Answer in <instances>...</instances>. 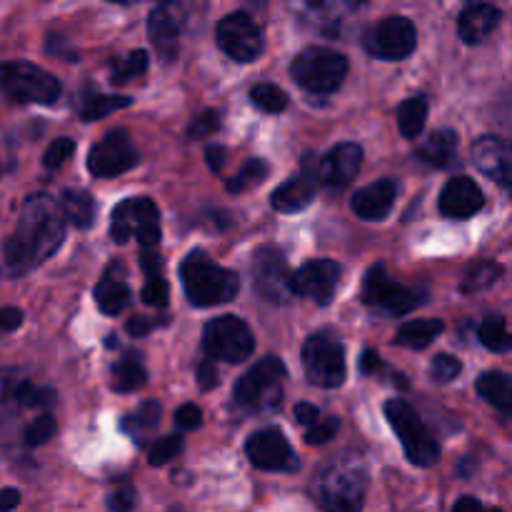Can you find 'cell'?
<instances>
[{
  "label": "cell",
  "mask_w": 512,
  "mask_h": 512,
  "mask_svg": "<svg viewBox=\"0 0 512 512\" xmlns=\"http://www.w3.org/2000/svg\"><path fill=\"white\" fill-rule=\"evenodd\" d=\"M65 238V220L48 195L25 200L18 225L3 245V260L10 275H23L48 260Z\"/></svg>",
  "instance_id": "obj_1"
},
{
  "label": "cell",
  "mask_w": 512,
  "mask_h": 512,
  "mask_svg": "<svg viewBox=\"0 0 512 512\" xmlns=\"http://www.w3.org/2000/svg\"><path fill=\"white\" fill-rule=\"evenodd\" d=\"M180 280L183 290L195 308H210V305L228 303L238 295L240 280L233 270L220 268L218 263L205 253L195 250L180 265Z\"/></svg>",
  "instance_id": "obj_2"
},
{
  "label": "cell",
  "mask_w": 512,
  "mask_h": 512,
  "mask_svg": "<svg viewBox=\"0 0 512 512\" xmlns=\"http://www.w3.org/2000/svg\"><path fill=\"white\" fill-rule=\"evenodd\" d=\"M365 490H368V475H365L363 465L353 463V460L330 465L315 483V495L325 512H360Z\"/></svg>",
  "instance_id": "obj_3"
},
{
  "label": "cell",
  "mask_w": 512,
  "mask_h": 512,
  "mask_svg": "<svg viewBox=\"0 0 512 512\" xmlns=\"http://www.w3.org/2000/svg\"><path fill=\"white\" fill-rule=\"evenodd\" d=\"M290 73H293L295 83L308 93L328 95L343 85L345 75H348V58L338 50L310 45L295 55Z\"/></svg>",
  "instance_id": "obj_4"
},
{
  "label": "cell",
  "mask_w": 512,
  "mask_h": 512,
  "mask_svg": "<svg viewBox=\"0 0 512 512\" xmlns=\"http://www.w3.org/2000/svg\"><path fill=\"white\" fill-rule=\"evenodd\" d=\"M0 95L13 103L53 105L60 95V80L25 60L0 63Z\"/></svg>",
  "instance_id": "obj_5"
},
{
  "label": "cell",
  "mask_w": 512,
  "mask_h": 512,
  "mask_svg": "<svg viewBox=\"0 0 512 512\" xmlns=\"http://www.w3.org/2000/svg\"><path fill=\"white\" fill-rule=\"evenodd\" d=\"M385 418H388L390 428L398 433L410 463L418 465V468H430V465L438 463V440L433 438V433L425 428L420 415L405 400H388V405H385Z\"/></svg>",
  "instance_id": "obj_6"
},
{
  "label": "cell",
  "mask_w": 512,
  "mask_h": 512,
  "mask_svg": "<svg viewBox=\"0 0 512 512\" xmlns=\"http://www.w3.org/2000/svg\"><path fill=\"white\" fill-rule=\"evenodd\" d=\"M283 380L285 365L268 355L238 380L233 393L235 403L248 410L278 408L280 398H283Z\"/></svg>",
  "instance_id": "obj_7"
},
{
  "label": "cell",
  "mask_w": 512,
  "mask_h": 512,
  "mask_svg": "<svg viewBox=\"0 0 512 512\" xmlns=\"http://www.w3.org/2000/svg\"><path fill=\"white\" fill-rule=\"evenodd\" d=\"M203 348L210 360L223 363H243L253 355L255 340L248 325L235 315H223L208 323L203 333Z\"/></svg>",
  "instance_id": "obj_8"
},
{
  "label": "cell",
  "mask_w": 512,
  "mask_h": 512,
  "mask_svg": "<svg viewBox=\"0 0 512 512\" xmlns=\"http://www.w3.org/2000/svg\"><path fill=\"white\" fill-rule=\"evenodd\" d=\"M130 235H135L145 248H153L160 240V213L150 198L123 200L113 210L110 238L115 243H128Z\"/></svg>",
  "instance_id": "obj_9"
},
{
  "label": "cell",
  "mask_w": 512,
  "mask_h": 512,
  "mask_svg": "<svg viewBox=\"0 0 512 512\" xmlns=\"http://www.w3.org/2000/svg\"><path fill=\"white\" fill-rule=\"evenodd\" d=\"M305 378L318 388H338L345 380V350L333 335L318 333L303 348Z\"/></svg>",
  "instance_id": "obj_10"
},
{
  "label": "cell",
  "mask_w": 512,
  "mask_h": 512,
  "mask_svg": "<svg viewBox=\"0 0 512 512\" xmlns=\"http://www.w3.org/2000/svg\"><path fill=\"white\" fill-rule=\"evenodd\" d=\"M250 273H253L255 290L268 303H285L293 298V273H290L285 255L275 245H263L255 250Z\"/></svg>",
  "instance_id": "obj_11"
},
{
  "label": "cell",
  "mask_w": 512,
  "mask_h": 512,
  "mask_svg": "<svg viewBox=\"0 0 512 512\" xmlns=\"http://www.w3.org/2000/svg\"><path fill=\"white\" fill-rule=\"evenodd\" d=\"M218 45L225 55H230L238 63H250V60L258 58L265 48V38L260 25L255 23V18L245 10L238 13L225 15L218 23Z\"/></svg>",
  "instance_id": "obj_12"
},
{
  "label": "cell",
  "mask_w": 512,
  "mask_h": 512,
  "mask_svg": "<svg viewBox=\"0 0 512 512\" xmlns=\"http://www.w3.org/2000/svg\"><path fill=\"white\" fill-rule=\"evenodd\" d=\"M418 45V30L403 15H390L365 33V50L375 58L403 60Z\"/></svg>",
  "instance_id": "obj_13"
},
{
  "label": "cell",
  "mask_w": 512,
  "mask_h": 512,
  "mask_svg": "<svg viewBox=\"0 0 512 512\" xmlns=\"http://www.w3.org/2000/svg\"><path fill=\"white\" fill-rule=\"evenodd\" d=\"M363 303L370 305V308L383 310L385 315L400 318V315H408L418 305V298H415L413 290L393 283L385 273V265H373L363 280Z\"/></svg>",
  "instance_id": "obj_14"
},
{
  "label": "cell",
  "mask_w": 512,
  "mask_h": 512,
  "mask_svg": "<svg viewBox=\"0 0 512 512\" xmlns=\"http://www.w3.org/2000/svg\"><path fill=\"white\" fill-rule=\"evenodd\" d=\"M135 163H138V153L125 130L108 133L88 153V170L95 178H115L133 168Z\"/></svg>",
  "instance_id": "obj_15"
},
{
  "label": "cell",
  "mask_w": 512,
  "mask_h": 512,
  "mask_svg": "<svg viewBox=\"0 0 512 512\" xmlns=\"http://www.w3.org/2000/svg\"><path fill=\"white\" fill-rule=\"evenodd\" d=\"M245 453H248L250 465L265 473H288L298 465L293 448L278 428H263L250 435Z\"/></svg>",
  "instance_id": "obj_16"
},
{
  "label": "cell",
  "mask_w": 512,
  "mask_h": 512,
  "mask_svg": "<svg viewBox=\"0 0 512 512\" xmlns=\"http://www.w3.org/2000/svg\"><path fill=\"white\" fill-rule=\"evenodd\" d=\"M318 185V158L315 155H305L303 165H300V173L288 178L283 185H278L273 190L270 205L278 213H300V210H305L313 203L315 193H318Z\"/></svg>",
  "instance_id": "obj_17"
},
{
  "label": "cell",
  "mask_w": 512,
  "mask_h": 512,
  "mask_svg": "<svg viewBox=\"0 0 512 512\" xmlns=\"http://www.w3.org/2000/svg\"><path fill=\"white\" fill-rule=\"evenodd\" d=\"M340 285V265L335 260H310L293 273V295L328 305Z\"/></svg>",
  "instance_id": "obj_18"
},
{
  "label": "cell",
  "mask_w": 512,
  "mask_h": 512,
  "mask_svg": "<svg viewBox=\"0 0 512 512\" xmlns=\"http://www.w3.org/2000/svg\"><path fill=\"white\" fill-rule=\"evenodd\" d=\"M473 163L475 168L483 175H488L490 180L500 185H508L512 178V155L510 145L505 143L498 135H483L473 143Z\"/></svg>",
  "instance_id": "obj_19"
},
{
  "label": "cell",
  "mask_w": 512,
  "mask_h": 512,
  "mask_svg": "<svg viewBox=\"0 0 512 512\" xmlns=\"http://www.w3.org/2000/svg\"><path fill=\"white\" fill-rule=\"evenodd\" d=\"M360 165H363V148L355 143H340L323 160H318V178L320 183L333 188H345L360 173Z\"/></svg>",
  "instance_id": "obj_20"
},
{
  "label": "cell",
  "mask_w": 512,
  "mask_h": 512,
  "mask_svg": "<svg viewBox=\"0 0 512 512\" xmlns=\"http://www.w3.org/2000/svg\"><path fill=\"white\" fill-rule=\"evenodd\" d=\"M483 203L485 195L480 185L473 178H465V175L448 180V185L440 193V210H443V215L455 220L473 218L483 208Z\"/></svg>",
  "instance_id": "obj_21"
},
{
  "label": "cell",
  "mask_w": 512,
  "mask_h": 512,
  "mask_svg": "<svg viewBox=\"0 0 512 512\" xmlns=\"http://www.w3.org/2000/svg\"><path fill=\"white\" fill-rule=\"evenodd\" d=\"M395 198H398V183L390 178H383L378 183L365 185L358 193H353L350 208L363 220H383L393 210Z\"/></svg>",
  "instance_id": "obj_22"
},
{
  "label": "cell",
  "mask_w": 512,
  "mask_h": 512,
  "mask_svg": "<svg viewBox=\"0 0 512 512\" xmlns=\"http://www.w3.org/2000/svg\"><path fill=\"white\" fill-rule=\"evenodd\" d=\"M148 38L163 63H173V60L178 58L180 28H178V20L173 18V13H170L165 5H160V8H155L153 13H150Z\"/></svg>",
  "instance_id": "obj_23"
},
{
  "label": "cell",
  "mask_w": 512,
  "mask_h": 512,
  "mask_svg": "<svg viewBox=\"0 0 512 512\" xmlns=\"http://www.w3.org/2000/svg\"><path fill=\"white\" fill-rule=\"evenodd\" d=\"M500 23V10L490 3L468 5L458 18V33L465 43H483Z\"/></svg>",
  "instance_id": "obj_24"
},
{
  "label": "cell",
  "mask_w": 512,
  "mask_h": 512,
  "mask_svg": "<svg viewBox=\"0 0 512 512\" xmlns=\"http://www.w3.org/2000/svg\"><path fill=\"white\" fill-rule=\"evenodd\" d=\"M60 215L68 220L73 228L88 230L95 223V200L93 195L80 188H68L60 195Z\"/></svg>",
  "instance_id": "obj_25"
},
{
  "label": "cell",
  "mask_w": 512,
  "mask_h": 512,
  "mask_svg": "<svg viewBox=\"0 0 512 512\" xmlns=\"http://www.w3.org/2000/svg\"><path fill=\"white\" fill-rule=\"evenodd\" d=\"M455 150H458V135L453 130H438L430 135V140H425V145H420L415 158L430 168H445L453 160Z\"/></svg>",
  "instance_id": "obj_26"
},
{
  "label": "cell",
  "mask_w": 512,
  "mask_h": 512,
  "mask_svg": "<svg viewBox=\"0 0 512 512\" xmlns=\"http://www.w3.org/2000/svg\"><path fill=\"white\" fill-rule=\"evenodd\" d=\"M445 330L443 320H410V323H405L403 328L398 330V335H395V343L403 345V348H410V350H423L428 348L430 343H433L435 338H438L440 333Z\"/></svg>",
  "instance_id": "obj_27"
},
{
  "label": "cell",
  "mask_w": 512,
  "mask_h": 512,
  "mask_svg": "<svg viewBox=\"0 0 512 512\" xmlns=\"http://www.w3.org/2000/svg\"><path fill=\"white\" fill-rule=\"evenodd\" d=\"M478 393L483 395L488 403H493L495 408H500L503 413H510L512 408V385L510 378L505 373H483L478 380Z\"/></svg>",
  "instance_id": "obj_28"
},
{
  "label": "cell",
  "mask_w": 512,
  "mask_h": 512,
  "mask_svg": "<svg viewBox=\"0 0 512 512\" xmlns=\"http://www.w3.org/2000/svg\"><path fill=\"white\" fill-rule=\"evenodd\" d=\"M95 303H98L100 313L120 315L130 305L128 285L118 283V280H100L95 285Z\"/></svg>",
  "instance_id": "obj_29"
},
{
  "label": "cell",
  "mask_w": 512,
  "mask_h": 512,
  "mask_svg": "<svg viewBox=\"0 0 512 512\" xmlns=\"http://www.w3.org/2000/svg\"><path fill=\"white\" fill-rule=\"evenodd\" d=\"M148 383V373H145L143 365L138 360H120L113 365V373H110V388L115 393H133L140 390Z\"/></svg>",
  "instance_id": "obj_30"
},
{
  "label": "cell",
  "mask_w": 512,
  "mask_h": 512,
  "mask_svg": "<svg viewBox=\"0 0 512 512\" xmlns=\"http://www.w3.org/2000/svg\"><path fill=\"white\" fill-rule=\"evenodd\" d=\"M425 120H428V103L420 95L418 98H408L398 108V125L405 138H418L425 128Z\"/></svg>",
  "instance_id": "obj_31"
},
{
  "label": "cell",
  "mask_w": 512,
  "mask_h": 512,
  "mask_svg": "<svg viewBox=\"0 0 512 512\" xmlns=\"http://www.w3.org/2000/svg\"><path fill=\"white\" fill-rule=\"evenodd\" d=\"M133 103V98H128V95H88V98H83V103H80V118L83 120H100L105 118V115L115 113V110H123L128 108V105Z\"/></svg>",
  "instance_id": "obj_32"
},
{
  "label": "cell",
  "mask_w": 512,
  "mask_h": 512,
  "mask_svg": "<svg viewBox=\"0 0 512 512\" xmlns=\"http://www.w3.org/2000/svg\"><path fill=\"white\" fill-rule=\"evenodd\" d=\"M250 100L263 113H283L288 108V93L273 83H258L250 90Z\"/></svg>",
  "instance_id": "obj_33"
},
{
  "label": "cell",
  "mask_w": 512,
  "mask_h": 512,
  "mask_svg": "<svg viewBox=\"0 0 512 512\" xmlns=\"http://www.w3.org/2000/svg\"><path fill=\"white\" fill-rule=\"evenodd\" d=\"M268 173H270V165L265 163V160H260V158L245 160L243 168L238 170V175H235V178L228 183V193L238 195V193H243V190L253 188V185H260L265 178H268Z\"/></svg>",
  "instance_id": "obj_34"
},
{
  "label": "cell",
  "mask_w": 512,
  "mask_h": 512,
  "mask_svg": "<svg viewBox=\"0 0 512 512\" xmlns=\"http://www.w3.org/2000/svg\"><path fill=\"white\" fill-rule=\"evenodd\" d=\"M478 335H480V343H483L488 350H493V353H508L512 345L508 325H505L500 318L485 320V323L480 325Z\"/></svg>",
  "instance_id": "obj_35"
},
{
  "label": "cell",
  "mask_w": 512,
  "mask_h": 512,
  "mask_svg": "<svg viewBox=\"0 0 512 512\" xmlns=\"http://www.w3.org/2000/svg\"><path fill=\"white\" fill-rule=\"evenodd\" d=\"M150 65V58L145 50H133V53L125 55L123 60L115 58L113 60V80L115 83H128L130 78H138V75H143L145 70H148Z\"/></svg>",
  "instance_id": "obj_36"
},
{
  "label": "cell",
  "mask_w": 512,
  "mask_h": 512,
  "mask_svg": "<svg viewBox=\"0 0 512 512\" xmlns=\"http://www.w3.org/2000/svg\"><path fill=\"white\" fill-rule=\"evenodd\" d=\"M500 275H503V268H500L498 263H493V260H483V263L473 265V270H470L468 278H465L463 290L465 293H478V290L490 288Z\"/></svg>",
  "instance_id": "obj_37"
},
{
  "label": "cell",
  "mask_w": 512,
  "mask_h": 512,
  "mask_svg": "<svg viewBox=\"0 0 512 512\" xmlns=\"http://www.w3.org/2000/svg\"><path fill=\"white\" fill-rule=\"evenodd\" d=\"M180 450H183V438L180 435H165V438H160L158 443L150 448L148 453V463L153 465V468H160V465H168L170 460L178 458Z\"/></svg>",
  "instance_id": "obj_38"
},
{
  "label": "cell",
  "mask_w": 512,
  "mask_h": 512,
  "mask_svg": "<svg viewBox=\"0 0 512 512\" xmlns=\"http://www.w3.org/2000/svg\"><path fill=\"white\" fill-rule=\"evenodd\" d=\"M460 370H463V365H460V360L455 358V355L440 353L435 355L433 365H430V378H433L435 383H450V380L458 378Z\"/></svg>",
  "instance_id": "obj_39"
},
{
  "label": "cell",
  "mask_w": 512,
  "mask_h": 512,
  "mask_svg": "<svg viewBox=\"0 0 512 512\" xmlns=\"http://www.w3.org/2000/svg\"><path fill=\"white\" fill-rule=\"evenodd\" d=\"M55 433V420L53 415H40V418H35L33 423L25 428V443L30 445V448H38V445H45L50 438H53Z\"/></svg>",
  "instance_id": "obj_40"
},
{
  "label": "cell",
  "mask_w": 512,
  "mask_h": 512,
  "mask_svg": "<svg viewBox=\"0 0 512 512\" xmlns=\"http://www.w3.org/2000/svg\"><path fill=\"white\" fill-rule=\"evenodd\" d=\"M73 153H75V140H70V138L53 140L43 155L45 168H60V165H63Z\"/></svg>",
  "instance_id": "obj_41"
},
{
  "label": "cell",
  "mask_w": 512,
  "mask_h": 512,
  "mask_svg": "<svg viewBox=\"0 0 512 512\" xmlns=\"http://www.w3.org/2000/svg\"><path fill=\"white\" fill-rule=\"evenodd\" d=\"M218 128H220L218 113H215V110H205V113H200L198 118L190 123L188 138L190 140H203V138H208V135H213Z\"/></svg>",
  "instance_id": "obj_42"
},
{
  "label": "cell",
  "mask_w": 512,
  "mask_h": 512,
  "mask_svg": "<svg viewBox=\"0 0 512 512\" xmlns=\"http://www.w3.org/2000/svg\"><path fill=\"white\" fill-rule=\"evenodd\" d=\"M160 413H163V408H160L158 400H148V403H143L138 408V413H135V418H125V423H133V428H155L160 420Z\"/></svg>",
  "instance_id": "obj_43"
},
{
  "label": "cell",
  "mask_w": 512,
  "mask_h": 512,
  "mask_svg": "<svg viewBox=\"0 0 512 512\" xmlns=\"http://www.w3.org/2000/svg\"><path fill=\"white\" fill-rule=\"evenodd\" d=\"M20 405L30 408V405H50L55 400V393L48 388H35L33 383H23L18 388Z\"/></svg>",
  "instance_id": "obj_44"
},
{
  "label": "cell",
  "mask_w": 512,
  "mask_h": 512,
  "mask_svg": "<svg viewBox=\"0 0 512 512\" xmlns=\"http://www.w3.org/2000/svg\"><path fill=\"white\" fill-rule=\"evenodd\" d=\"M170 288L163 278H150L143 288V303L153 305V308H165L168 305Z\"/></svg>",
  "instance_id": "obj_45"
},
{
  "label": "cell",
  "mask_w": 512,
  "mask_h": 512,
  "mask_svg": "<svg viewBox=\"0 0 512 512\" xmlns=\"http://www.w3.org/2000/svg\"><path fill=\"white\" fill-rule=\"evenodd\" d=\"M338 428H340V423L335 418H328V420H323V423H315L313 428L308 430V435H305V443H310V445H325L328 443V440H333L335 438V433H338Z\"/></svg>",
  "instance_id": "obj_46"
},
{
  "label": "cell",
  "mask_w": 512,
  "mask_h": 512,
  "mask_svg": "<svg viewBox=\"0 0 512 512\" xmlns=\"http://www.w3.org/2000/svg\"><path fill=\"white\" fill-rule=\"evenodd\" d=\"M200 420H203V413H200L198 405L188 403V405H180V408L175 410V423H178L183 430L200 428Z\"/></svg>",
  "instance_id": "obj_47"
},
{
  "label": "cell",
  "mask_w": 512,
  "mask_h": 512,
  "mask_svg": "<svg viewBox=\"0 0 512 512\" xmlns=\"http://www.w3.org/2000/svg\"><path fill=\"white\" fill-rule=\"evenodd\" d=\"M108 508L113 512H130L135 508V490L133 488L115 490V493L108 498Z\"/></svg>",
  "instance_id": "obj_48"
},
{
  "label": "cell",
  "mask_w": 512,
  "mask_h": 512,
  "mask_svg": "<svg viewBox=\"0 0 512 512\" xmlns=\"http://www.w3.org/2000/svg\"><path fill=\"white\" fill-rule=\"evenodd\" d=\"M198 383L200 390H213L218 385V370H215L213 360H203L198 365Z\"/></svg>",
  "instance_id": "obj_49"
},
{
  "label": "cell",
  "mask_w": 512,
  "mask_h": 512,
  "mask_svg": "<svg viewBox=\"0 0 512 512\" xmlns=\"http://www.w3.org/2000/svg\"><path fill=\"white\" fill-rule=\"evenodd\" d=\"M23 323V313L18 308H3L0 310V333H13Z\"/></svg>",
  "instance_id": "obj_50"
},
{
  "label": "cell",
  "mask_w": 512,
  "mask_h": 512,
  "mask_svg": "<svg viewBox=\"0 0 512 512\" xmlns=\"http://www.w3.org/2000/svg\"><path fill=\"white\" fill-rule=\"evenodd\" d=\"M318 418H320V410L315 408V405L310 403L295 405V420H298L300 425H305V428H313V425L318 423Z\"/></svg>",
  "instance_id": "obj_51"
},
{
  "label": "cell",
  "mask_w": 512,
  "mask_h": 512,
  "mask_svg": "<svg viewBox=\"0 0 512 512\" xmlns=\"http://www.w3.org/2000/svg\"><path fill=\"white\" fill-rule=\"evenodd\" d=\"M205 158H208V165L215 170V173H220L225 165V160H228V150L223 148V145H213V148L205 150Z\"/></svg>",
  "instance_id": "obj_52"
},
{
  "label": "cell",
  "mask_w": 512,
  "mask_h": 512,
  "mask_svg": "<svg viewBox=\"0 0 512 512\" xmlns=\"http://www.w3.org/2000/svg\"><path fill=\"white\" fill-rule=\"evenodd\" d=\"M380 355L375 353V350H365L363 353V358H360V370H363L365 375H373V373H378L380 370Z\"/></svg>",
  "instance_id": "obj_53"
},
{
  "label": "cell",
  "mask_w": 512,
  "mask_h": 512,
  "mask_svg": "<svg viewBox=\"0 0 512 512\" xmlns=\"http://www.w3.org/2000/svg\"><path fill=\"white\" fill-rule=\"evenodd\" d=\"M20 503V493L13 488L0 490V512H10L13 508H18Z\"/></svg>",
  "instance_id": "obj_54"
},
{
  "label": "cell",
  "mask_w": 512,
  "mask_h": 512,
  "mask_svg": "<svg viewBox=\"0 0 512 512\" xmlns=\"http://www.w3.org/2000/svg\"><path fill=\"white\" fill-rule=\"evenodd\" d=\"M150 328H153V323H150L148 318H133L128 325H125V330H128L133 338H143L145 333H150Z\"/></svg>",
  "instance_id": "obj_55"
},
{
  "label": "cell",
  "mask_w": 512,
  "mask_h": 512,
  "mask_svg": "<svg viewBox=\"0 0 512 512\" xmlns=\"http://www.w3.org/2000/svg\"><path fill=\"white\" fill-rule=\"evenodd\" d=\"M143 270L145 273H150V278H153V273H155V278H160V258L158 255H153V253H143Z\"/></svg>",
  "instance_id": "obj_56"
},
{
  "label": "cell",
  "mask_w": 512,
  "mask_h": 512,
  "mask_svg": "<svg viewBox=\"0 0 512 512\" xmlns=\"http://www.w3.org/2000/svg\"><path fill=\"white\" fill-rule=\"evenodd\" d=\"M453 512H483V505L475 498H460L458 503H455Z\"/></svg>",
  "instance_id": "obj_57"
},
{
  "label": "cell",
  "mask_w": 512,
  "mask_h": 512,
  "mask_svg": "<svg viewBox=\"0 0 512 512\" xmlns=\"http://www.w3.org/2000/svg\"><path fill=\"white\" fill-rule=\"evenodd\" d=\"M490 512H503V510H498V508H495V510H490Z\"/></svg>",
  "instance_id": "obj_58"
}]
</instances>
